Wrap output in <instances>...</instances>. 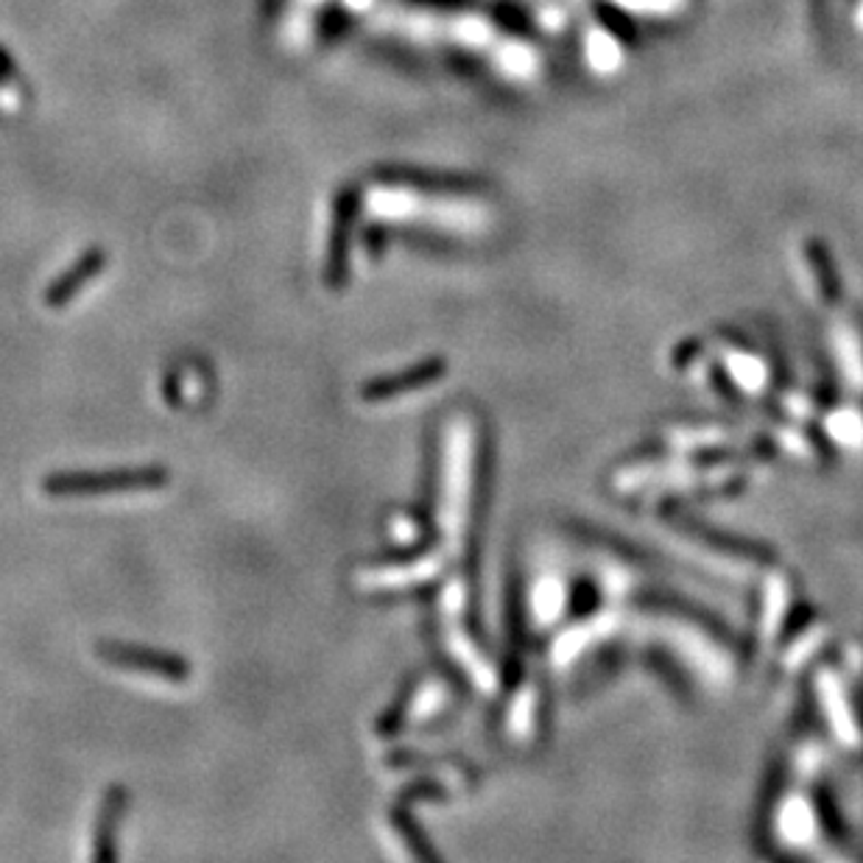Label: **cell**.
I'll use <instances>...</instances> for the list:
<instances>
[{"instance_id": "6da1fadb", "label": "cell", "mask_w": 863, "mask_h": 863, "mask_svg": "<svg viewBox=\"0 0 863 863\" xmlns=\"http://www.w3.org/2000/svg\"><path fill=\"white\" fill-rule=\"evenodd\" d=\"M170 475L165 467H137V470L109 472H57L42 481V492L51 498H81V494H118L154 492L168 487Z\"/></svg>"}, {"instance_id": "7a4b0ae2", "label": "cell", "mask_w": 863, "mask_h": 863, "mask_svg": "<svg viewBox=\"0 0 863 863\" xmlns=\"http://www.w3.org/2000/svg\"><path fill=\"white\" fill-rule=\"evenodd\" d=\"M98 657L107 665L120 670H131V674L154 676V679L165 681H188L190 679V665L185 657L168 651H154V648L143 646H124V643H98Z\"/></svg>"}, {"instance_id": "3957f363", "label": "cell", "mask_w": 863, "mask_h": 863, "mask_svg": "<svg viewBox=\"0 0 863 863\" xmlns=\"http://www.w3.org/2000/svg\"><path fill=\"white\" fill-rule=\"evenodd\" d=\"M444 568V551L442 548L431 546L422 557L411 559H398L392 565H375V568H366L359 573V585L366 590H400V587L420 585V581L431 579L439 570Z\"/></svg>"}, {"instance_id": "277c9868", "label": "cell", "mask_w": 863, "mask_h": 863, "mask_svg": "<svg viewBox=\"0 0 863 863\" xmlns=\"http://www.w3.org/2000/svg\"><path fill=\"white\" fill-rule=\"evenodd\" d=\"M444 372H448V364L442 359H428L422 364H414L411 370L398 372V375L375 377V381L364 383L361 386V400L364 403H389V400H398L403 394L416 392V389L431 386Z\"/></svg>"}, {"instance_id": "5b68a950", "label": "cell", "mask_w": 863, "mask_h": 863, "mask_svg": "<svg viewBox=\"0 0 863 863\" xmlns=\"http://www.w3.org/2000/svg\"><path fill=\"white\" fill-rule=\"evenodd\" d=\"M467 492H470V431H464V425L459 422V425L453 428V439H450L448 509H444L450 531H459Z\"/></svg>"}, {"instance_id": "8992f818", "label": "cell", "mask_w": 863, "mask_h": 863, "mask_svg": "<svg viewBox=\"0 0 863 863\" xmlns=\"http://www.w3.org/2000/svg\"><path fill=\"white\" fill-rule=\"evenodd\" d=\"M126 805H129V794L120 785L107 788L98 811L96 824V846H92V861L96 863H112L118 861V827L124 822Z\"/></svg>"}, {"instance_id": "52a82bcc", "label": "cell", "mask_w": 863, "mask_h": 863, "mask_svg": "<svg viewBox=\"0 0 863 863\" xmlns=\"http://www.w3.org/2000/svg\"><path fill=\"white\" fill-rule=\"evenodd\" d=\"M104 268V255L101 252H90V255L81 257L79 263H76L73 268H70L68 274H62V277L57 280V283L51 285V288L46 291V302L51 307H62L68 305L70 300H73L76 294H79L81 288H85L87 283H90L92 277H96L98 272Z\"/></svg>"}, {"instance_id": "ba28073f", "label": "cell", "mask_w": 863, "mask_h": 863, "mask_svg": "<svg viewBox=\"0 0 863 863\" xmlns=\"http://www.w3.org/2000/svg\"><path fill=\"white\" fill-rule=\"evenodd\" d=\"M392 824H394V830H398V833H400V839H403L405 844H409V850L414 852L416 857H425V861H433V857H437V852H433L431 846L425 844V835H422L420 827H416V824L411 822V816H409V813H405V807H400V805L394 807V811H392Z\"/></svg>"}, {"instance_id": "9c48e42d", "label": "cell", "mask_w": 863, "mask_h": 863, "mask_svg": "<svg viewBox=\"0 0 863 863\" xmlns=\"http://www.w3.org/2000/svg\"><path fill=\"white\" fill-rule=\"evenodd\" d=\"M414 690H416V685H405L403 696H400V699L394 702V705L389 707V710L383 713L381 718H377L375 733L381 735V738H392V735L400 733V727H403L405 718H409V707H411V699H414Z\"/></svg>"}, {"instance_id": "30bf717a", "label": "cell", "mask_w": 863, "mask_h": 863, "mask_svg": "<svg viewBox=\"0 0 863 863\" xmlns=\"http://www.w3.org/2000/svg\"><path fill=\"white\" fill-rule=\"evenodd\" d=\"M389 537H392L394 542H398L400 548H411L420 542L422 537V520L420 517H411V514H394L392 520H389Z\"/></svg>"}, {"instance_id": "8fae6325", "label": "cell", "mask_w": 863, "mask_h": 863, "mask_svg": "<svg viewBox=\"0 0 863 863\" xmlns=\"http://www.w3.org/2000/svg\"><path fill=\"white\" fill-rule=\"evenodd\" d=\"M444 702V690L439 685H428V687H416L414 699H411L409 707V718L420 722V718H428L433 710H439Z\"/></svg>"}, {"instance_id": "7c38bea8", "label": "cell", "mask_w": 863, "mask_h": 863, "mask_svg": "<svg viewBox=\"0 0 863 863\" xmlns=\"http://www.w3.org/2000/svg\"><path fill=\"white\" fill-rule=\"evenodd\" d=\"M442 794H448V791H442V785H437L433 779H420V783H414L411 788H405L403 794H400V802L442 800Z\"/></svg>"}]
</instances>
